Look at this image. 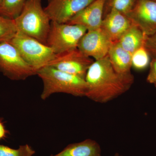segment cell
<instances>
[{
    "mask_svg": "<svg viewBox=\"0 0 156 156\" xmlns=\"http://www.w3.org/2000/svg\"><path fill=\"white\" fill-rule=\"evenodd\" d=\"M86 97L97 103H106L128 92L134 83L131 73H119L112 66L108 56L95 60L87 71Z\"/></svg>",
    "mask_w": 156,
    "mask_h": 156,
    "instance_id": "1",
    "label": "cell"
},
{
    "mask_svg": "<svg viewBox=\"0 0 156 156\" xmlns=\"http://www.w3.org/2000/svg\"><path fill=\"white\" fill-rule=\"evenodd\" d=\"M41 79L43 89L41 97L45 100L55 93H63L76 97L86 96L87 84L85 79L61 71L47 66L37 71Z\"/></svg>",
    "mask_w": 156,
    "mask_h": 156,
    "instance_id": "2",
    "label": "cell"
},
{
    "mask_svg": "<svg viewBox=\"0 0 156 156\" xmlns=\"http://www.w3.org/2000/svg\"><path fill=\"white\" fill-rule=\"evenodd\" d=\"M14 20L17 32L47 45L51 20L42 7V0H26L21 13Z\"/></svg>",
    "mask_w": 156,
    "mask_h": 156,
    "instance_id": "3",
    "label": "cell"
},
{
    "mask_svg": "<svg viewBox=\"0 0 156 156\" xmlns=\"http://www.w3.org/2000/svg\"><path fill=\"white\" fill-rule=\"evenodd\" d=\"M17 49L20 56L35 71L44 67L56 56L51 48L37 40L17 32L10 41Z\"/></svg>",
    "mask_w": 156,
    "mask_h": 156,
    "instance_id": "4",
    "label": "cell"
},
{
    "mask_svg": "<svg viewBox=\"0 0 156 156\" xmlns=\"http://www.w3.org/2000/svg\"><path fill=\"white\" fill-rule=\"evenodd\" d=\"M87 32L81 26L51 21L47 45L56 54L74 50L78 48L80 40Z\"/></svg>",
    "mask_w": 156,
    "mask_h": 156,
    "instance_id": "5",
    "label": "cell"
},
{
    "mask_svg": "<svg viewBox=\"0 0 156 156\" xmlns=\"http://www.w3.org/2000/svg\"><path fill=\"white\" fill-rule=\"evenodd\" d=\"M0 72L12 80H24L36 75L33 69L9 42L0 43Z\"/></svg>",
    "mask_w": 156,
    "mask_h": 156,
    "instance_id": "6",
    "label": "cell"
},
{
    "mask_svg": "<svg viewBox=\"0 0 156 156\" xmlns=\"http://www.w3.org/2000/svg\"><path fill=\"white\" fill-rule=\"evenodd\" d=\"M94 61L92 58L76 48L61 54H56L54 59L47 66L85 79L87 71Z\"/></svg>",
    "mask_w": 156,
    "mask_h": 156,
    "instance_id": "7",
    "label": "cell"
},
{
    "mask_svg": "<svg viewBox=\"0 0 156 156\" xmlns=\"http://www.w3.org/2000/svg\"><path fill=\"white\" fill-rule=\"evenodd\" d=\"M133 25L138 27L146 36L156 33V2L137 0L126 15Z\"/></svg>",
    "mask_w": 156,
    "mask_h": 156,
    "instance_id": "8",
    "label": "cell"
},
{
    "mask_svg": "<svg viewBox=\"0 0 156 156\" xmlns=\"http://www.w3.org/2000/svg\"><path fill=\"white\" fill-rule=\"evenodd\" d=\"M95 0H48L44 10L51 21L67 23Z\"/></svg>",
    "mask_w": 156,
    "mask_h": 156,
    "instance_id": "9",
    "label": "cell"
},
{
    "mask_svg": "<svg viewBox=\"0 0 156 156\" xmlns=\"http://www.w3.org/2000/svg\"><path fill=\"white\" fill-rule=\"evenodd\" d=\"M113 43L100 28L87 31L80 40L78 48L87 56L98 60L107 56Z\"/></svg>",
    "mask_w": 156,
    "mask_h": 156,
    "instance_id": "10",
    "label": "cell"
},
{
    "mask_svg": "<svg viewBox=\"0 0 156 156\" xmlns=\"http://www.w3.org/2000/svg\"><path fill=\"white\" fill-rule=\"evenodd\" d=\"M105 2V0H95L67 23L81 26L87 31L100 28L103 18Z\"/></svg>",
    "mask_w": 156,
    "mask_h": 156,
    "instance_id": "11",
    "label": "cell"
},
{
    "mask_svg": "<svg viewBox=\"0 0 156 156\" xmlns=\"http://www.w3.org/2000/svg\"><path fill=\"white\" fill-rule=\"evenodd\" d=\"M132 24L126 15L112 10L103 17L100 28L114 43L119 41Z\"/></svg>",
    "mask_w": 156,
    "mask_h": 156,
    "instance_id": "12",
    "label": "cell"
},
{
    "mask_svg": "<svg viewBox=\"0 0 156 156\" xmlns=\"http://www.w3.org/2000/svg\"><path fill=\"white\" fill-rule=\"evenodd\" d=\"M107 56L117 72L123 74L131 73L132 54L124 50L118 42L113 43Z\"/></svg>",
    "mask_w": 156,
    "mask_h": 156,
    "instance_id": "13",
    "label": "cell"
},
{
    "mask_svg": "<svg viewBox=\"0 0 156 156\" xmlns=\"http://www.w3.org/2000/svg\"><path fill=\"white\" fill-rule=\"evenodd\" d=\"M50 156H101V150L97 141L87 139L70 144L60 152Z\"/></svg>",
    "mask_w": 156,
    "mask_h": 156,
    "instance_id": "14",
    "label": "cell"
},
{
    "mask_svg": "<svg viewBox=\"0 0 156 156\" xmlns=\"http://www.w3.org/2000/svg\"><path fill=\"white\" fill-rule=\"evenodd\" d=\"M146 37L142 31L132 24L117 42L124 50L132 54L144 45Z\"/></svg>",
    "mask_w": 156,
    "mask_h": 156,
    "instance_id": "15",
    "label": "cell"
},
{
    "mask_svg": "<svg viewBox=\"0 0 156 156\" xmlns=\"http://www.w3.org/2000/svg\"><path fill=\"white\" fill-rule=\"evenodd\" d=\"M26 0H0V15L15 19L21 13Z\"/></svg>",
    "mask_w": 156,
    "mask_h": 156,
    "instance_id": "16",
    "label": "cell"
},
{
    "mask_svg": "<svg viewBox=\"0 0 156 156\" xmlns=\"http://www.w3.org/2000/svg\"><path fill=\"white\" fill-rule=\"evenodd\" d=\"M17 32L14 20L0 15V43L10 42Z\"/></svg>",
    "mask_w": 156,
    "mask_h": 156,
    "instance_id": "17",
    "label": "cell"
},
{
    "mask_svg": "<svg viewBox=\"0 0 156 156\" xmlns=\"http://www.w3.org/2000/svg\"><path fill=\"white\" fill-rule=\"evenodd\" d=\"M137 0H105L103 17L110 11L115 10L127 15L131 11Z\"/></svg>",
    "mask_w": 156,
    "mask_h": 156,
    "instance_id": "18",
    "label": "cell"
},
{
    "mask_svg": "<svg viewBox=\"0 0 156 156\" xmlns=\"http://www.w3.org/2000/svg\"><path fill=\"white\" fill-rule=\"evenodd\" d=\"M150 55L143 45L132 54V67L136 69H145L150 63Z\"/></svg>",
    "mask_w": 156,
    "mask_h": 156,
    "instance_id": "19",
    "label": "cell"
},
{
    "mask_svg": "<svg viewBox=\"0 0 156 156\" xmlns=\"http://www.w3.org/2000/svg\"><path fill=\"white\" fill-rule=\"evenodd\" d=\"M35 151L26 144L20 146L17 149L0 144V156H33Z\"/></svg>",
    "mask_w": 156,
    "mask_h": 156,
    "instance_id": "20",
    "label": "cell"
},
{
    "mask_svg": "<svg viewBox=\"0 0 156 156\" xmlns=\"http://www.w3.org/2000/svg\"><path fill=\"white\" fill-rule=\"evenodd\" d=\"M144 46L152 58H156V33L147 37Z\"/></svg>",
    "mask_w": 156,
    "mask_h": 156,
    "instance_id": "21",
    "label": "cell"
},
{
    "mask_svg": "<svg viewBox=\"0 0 156 156\" xmlns=\"http://www.w3.org/2000/svg\"><path fill=\"white\" fill-rule=\"evenodd\" d=\"M150 70L146 80L149 83L156 86V58H152L150 63Z\"/></svg>",
    "mask_w": 156,
    "mask_h": 156,
    "instance_id": "22",
    "label": "cell"
},
{
    "mask_svg": "<svg viewBox=\"0 0 156 156\" xmlns=\"http://www.w3.org/2000/svg\"><path fill=\"white\" fill-rule=\"evenodd\" d=\"M8 133L9 132L5 128L2 122L0 120V140L5 137Z\"/></svg>",
    "mask_w": 156,
    "mask_h": 156,
    "instance_id": "23",
    "label": "cell"
},
{
    "mask_svg": "<svg viewBox=\"0 0 156 156\" xmlns=\"http://www.w3.org/2000/svg\"><path fill=\"white\" fill-rule=\"evenodd\" d=\"M114 156H123L119 153H116Z\"/></svg>",
    "mask_w": 156,
    "mask_h": 156,
    "instance_id": "24",
    "label": "cell"
},
{
    "mask_svg": "<svg viewBox=\"0 0 156 156\" xmlns=\"http://www.w3.org/2000/svg\"><path fill=\"white\" fill-rule=\"evenodd\" d=\"M153 1H155V2H156V0H153Z\"/></svg>",
    "mask_w": 156,
    "mask_h": 156,
    "instance_id": "25",
    "label": "cell"
},
{
    "mask_svg": "<svg viewBox=\"0 0 156 156\" xmlns=\"http://www.w3.org/2000/svg\"><path fill=\"white\" fill-rule=\"evenodd\" d=\"M155 87H156V86H155Z\"/></svg>",
    "mask_w": 156,
    "mask_h": 156,
    "instance_id": "26",
    "label": "cell"
}]
</instances>
